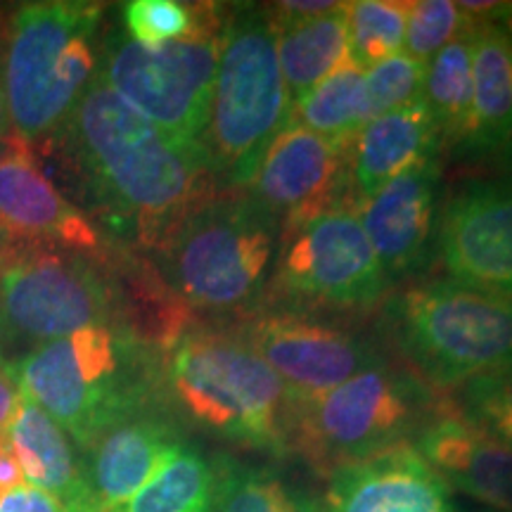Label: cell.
Instances as JSON below:
<instances>
[{
    "label": "cell",
    "mask_w": 512,
    "mask_h": 512,
    "mask_svg": "<svg viewBox=\"0 0 512 512\" xmlns=\"http://www.w3.org/2000/svg\"><path fill=\"white\" fill-rule=\"evenodd\" d=\"M22 467H19L15 453L8 444V437L0 439V498H3L8 491L17 489L22 482Z\"/></svg>",
    "instance_id": "obj_34"
},
{
    "label": "cell",
    "mask_w": 512,
    "mask_h": 512,
    "mask_svg": "<svg viewBox=\"0 0 512 512\" xmlns=\"http://www.w3.org/2000/svg\"><path fill=\"white\" fill-rule=\"evenodd\" d=\"M162 382L176 406L216 437L271 456L292 448L290 392L242 337L178 332L166 351Z\"/></svg>",
    "instance_id": "obj_3"
},
{
    "label": "cell",
    "mask_w": 512,
    "mask_h": 512,
    "mask_svg": "<svg viewBox=\"0 0 512 512\" xmlns=\"http://www.w3.org/2000/svg\"><path fill=\"white\" fill-rule=\"evenodd\" d=\"M347 150L290 121L256 164L247 183L252 200L287 223L339 207L335 200L347 174Z\"/></svg>",
    "instance_id": "obj_15"
},
{
    "label": "cell",
    "mask_w": 512,
    "mask_h": 512,
    "mask_svg": "<svg viewBox=\"0 0 512 512\" xmlns=\"http://www.w3.org/2000/svg\"><path fill=\"white\" fill-rule=\"evenodd\" d=\"M10 136H12V126H10V119H8V110H5L3 88H0V147L8 143Z\"/></svg>",
    "instance_id": "obj_37"
},
{
    "label": "cell",
    "mask_w": 512,
    "mask_h": 512,
    "mask_svg": "<svg viewBox=\"0 0 512 512\" xmlns=\"http://www.w3.org/2000/svg\"><path fill=\"white\" fill-rule=\"evenodd\" d=\"M221 34L223 27L157 48L114 38L98 76L169 136L204 145Z\"/></svg>",
    "instance_id": "obj_9"
},
{
    "label": "cell",
    "mask_w": 512,
    "mask_h": 512,
    "mask_svg": "<svg viewBox=\"0 0 512 512\" xmlns=\"http://www.w3.org/2000/svg\"><path fill=\"white\" fill-rule=\"evenodd\" d=\"M489 24H496V27L512 41V3H498L496 10L491 12Z\"/></svg>",
    "instance_id": "obj_35"
},
{
    "label": "cell",
    "mask_w": 512,
    "mask_h": 512,
    "mask_svg": "<svg viewBox=\"0 0 512 512\" xmlns=\"http://www.w3.org/2000/svg\"><path fill=\"white\" fill-rule=\"evenodd\" d=\"M472 43V114L463 145L494 152L512 138V41L496 24L482 22Z\"/></svg>",
    "instance_id": "obj_21"
},
{
    "label": "cell",
    "mask_w": 512,
    "mask_h": 512,
    "mask_svg": "<svg viewBox=\"0 0 512 512\" xmlns=\"http://www.w3.org/2000/svg\"><path fill=\"white\" fill-rule=\"evenodd\" d=\"M242 339L302 403L382 363V358L337 325L304 316H266L254 320Z\"/></svg>",
    "instance_id": "obj_13"
},
{
    "label": "cell",
    "mask_w": 512,
    "mask_h": 512,
    "mask_svg": "<svg viewBox=\"0 0 512 512\" xmlns=\"http://www.w3.org/2000/svg\"><path fill=\"white\" fill-rule=\"evenodd\" d=\"M439 254L453 283L512 299V183L475 178L439 219Z\"/></svg>",
    "instance_id": "obj_12"
},
{
    "label": "cell",
    "mask_w": 512,
    "mask_h": 512,
    "mask_svg": "<svg viewBox=\"0 0 512 512\" xmlns=\"http://www.w3.org/2000/svg\"><path fill=\"white\" fill-rule=\"evenodd\" d=\"M408 10H411V3H401V0L349 3L351 64L366 72L375 64L399 55L406 46Z\"/></svg>",
    "instance_id": "obj_28"
},
{
    "label": "cell",
    "mask_w": 512,
    "mask_h": 512,
    "mask_svg": "<svg viewBox=\"0 0 512 512\" xmlns=\"http://www.w3.org/2000/svg\"><path fill=\"white\" fill-rule=\"evenodd\" d=\"M278 256L275 285L304 302L370 306L389 283L356 211L347 207L287 223Z\"/></svg>",
    "instance_id": "obj_11"
},
{
    "label": "cell",
    "mask_w": 512,
    "mask_h": 512,
    "mask_svg": "<svg viewBox=\"0 0 512 512\" xmlns=\"http://www.w3.org/2000/svg\"><path fill=\"white\" fill-rule=\"evenodd\" d=\"M477 22L451 0H418L411 3L406 27V55L427 64L439 50L458 38L470 36Z\"/></svg>",
    "instance_id": "obj_30"
},
{
    "label": "cell",
    "mask_w": 512,
    "mask_h": 512,
    "mask_svg": "<svg viewBox=\"0 0 512 512\" xmlns=\"http://www.w3.org/2000/svg\"><path fill=\"white\" fill-rule=\"evenodd\" d=\"M394 339L439 387L512 366V299L441 280L403 292L389 309Z\"/></svg>",
    "instance_id": "obj_7"
},
{
    "label": "cell",
    "mask_w": 512,
    "mask_h": 512,
    "mask_svg": "<svg viewBox=\"0 0 512 512\" xmlns=\"http://www.w3.org/2000/svg\"><path fill=\"white\" fill-rule=\"evenodd\" d=\"M415 389L384 363L316 399L294 403L292 448L325 475L401 444L418 418Z\"/></svg>",
    "instance_id": "obj_10"
},
{
    "label": "cell",
    "mask_w": 512,
    "mask_h": 512,
    "mask_svg": "<svg viewBox=\"0 0 512 512\" xmlns=\"http://www.w3.org/2000/svg\"><path fill=\"white\" fill-rule=\"evenodd\" d=\"M425 67L411 55L399 53L366 69V98L373 119L422 102Z\"/></svg>",
    "instance_id": "obj_31"
},
{
    "label": "cell",
    "mask_w": 512,
    "mask_h": 512,
    "mask_svg": "<svg viewBox=\"0 0 512 512\" xmlns=\"http://www.w3.org/2000/svg\"><path fill=\"white\" fill-rule=\"evenodd\" d=\"M501 166L505 171V181L512 183V138L501 147Z\"/></svg>",
    "instance_id": "obj_38"
},
{
    "label": "cell",
    "mask_w": 512,
    "mask_h": 512,
    "mask_svg": "<svg viewBox=\"0 0 512 512\" xmlns=\"http://www.w3.org/2000/svg\"><path fill=\"white\" fill-rule=\"evenodd\" d=\"M477 29V27H475ZM472 36V34H470ZM470 36L448 43L427 62L422 102L437 124L441 140L463 143L472 114V43Z\"/></svg>",
    "instance_id": "obj_25"
},
{
    "label": "cell",
    "mask_w": 512,
    "mask_h": 512,
    "mask_svg": "<svg viewBox=\"0 0 512 512\" xmlns=\"http://www.w3.org/2000/svg\"><path fill=\"white\" fill-rule=\"evenodd\" d=\"M119 318V294L93 254L36 245L0 264V351L27 354L86 328H119Z\"/></svg>",
    "instance_id": "obj_8"
},
{
    "label": "cell",
    "mask_w": 512,
    "mask_h": 512,
    "mask_svg": "<svg viewBox=\"0 0 512 512\" xmlns=\"http://www.w3.org/2000/svg\"><path fill=\"white\" fill-rule=\"evenodd\" d=\"M439 159H422L358 204V221L387 275L418 268L437 223Z\"/></svg>",
    "instance_id": "obj_17"
},
{
    "label": "cell",
    "mask_w": 512,
    "mask_h": 512,
    "mask_svg": "<svg viewBox=\"0 0 512 512\" xmlns=\"http://www.w3.org/2000/svg\"><path fill=\"white\" fill-rule=\"evenodd\" d=\"M19 401H22V389L12 375L10 363L0 358V439L8 437V430L15 420Z\"/></svg>",
    "instance_id": "obj_33"
},
{
    "label": "cell",
    "mask_w": 512,
    "mask_h": 512,
    "mask_svg": "<svg viewBox=\"0 0 512 512\" xmlns=\"http://www.w3.org/2000/svg\"><path fill=\"white\" fill-rule=\"evenodd\" d=\"M10 368L22 394L83 453L117 422L150 411L157 382L140 339L121 328H86L38 344Z\"/></svg>",
    "instance_id": "obj_2"
},
{
    "label": "cell",
    "mask_w": 512,
    "mask_h": 512,
    "mask_svg": "<svg viewBox=\"0 0 512 512\" xmlns=\"http://www.w3.org/2000/svg\"><path fill=\"white\" fill-rule=\"evenodd\" d=\"M328 477L320 512H456L444 479L406 441L339 465Z\"/></svg>",
    "instance_id": "obj_16"
},
{
    "label": "cell",
    "mask_w": 512,
    "mask_h": 512,
    "mask_svg": "<svg viewBox=\"0 0 512 512\" xmlns=\"http://www.w3.org/2000/svg\"><path fill=\"white\" fill-rule=\"evenodd\" d=\"M128 41L145 48L183 41L223 27L214 5H190L178 0H131L121 10Z\"/></svg>",
    "instance_id": "obj_27"
},
{
    "label": "cell",
    "mask_w": 512,
    "mask_h": 512,
    "mask_svg": "<svg viewBox=\"0 0 512 512\" xmlns=\"http://www.w3.org/2000/svg\"><path fill=\"white\" fill-rule=\"evenodd\" d=\"M64 131L67 162L102 221L159 249L192 211L211 200L214 164L202 143H183L147 121L100 76Z\"/></svg>",
    "instance_id": "obj_1"
},
{
    "label": "cell",
    "mask_w": 512,
    "mask_h": 512,
    "mask_svg": "<svg viewBox=\"0 0 512 512\" xmlns=\"http://www.w3.org/2000/svg\"><path fill=\"white\" fill-rule=\"evenodd\" d=\"M292 121L332 143L351 147L363 126L373 121L366 98V72L356 64H347L320 81L294 102Z\"/></svg>",
    "instance_id": "obj_23"
},
{
    "label": "cell",
    "mask_w": 512,
    "mask_h": 512,
    "mask_svg": "<svg viewBox=\"0 0 512 512\" xmlns=\"http://www.w3.org/2000/svg\"><path fill=\"white\" fill-rule=\"evenodd\" d=\"M19 249H22V245H19L17 240H12L8 230L0 226V264H5L12 254L19 252Z\"/></svg>",
    "instance_id": "obj_36"
},
{
    "label": "cell",
    "mask_w": 512,
    "mask_h": 512,
    "mask_svg": "<svg viewBox=\"0 0 512 512\" xmlns=\"http://www.w3.org/2000/svg\"><path fill=\"white\" fill-rule=\"evenodd\" d=\"M216 512H320L302 491L292 489L264 467H249L219 458Z\"/></svg>",
    "instance_id": "obj_26"
},
{
    "label": "cell",
    "mask_w": 512,
    "mask_h": 512,
    "mask_svg": "<svg viewBox=\"0 0 512 512\" xmlns=\"http://www.w3.org/2000/svg\"><path fill=\"white\" fill-rule=\"evenodd\" d=\"M292 107L280 72L273 8L235 5L223 22L204 140L214 171L235 185L252 181L266 147L292 121Z\"/></svg>",
    "instance_id": "obj_5"
},
{
    "label": "cell",
    "mask_w": 512,
    "mask_h": 512,
    "mask_svg": "<svg viewBox=\"0 0 512 512\" xmlns=\"http://www.w3.org/2000/svg\"><path fill=\"white\" fill-rule=\"evenodd\" d=\"M347 12L349 3L309 19L280 17L275 12L280 72L292 102L351 64Z\"/></svg>",
    "instance_id": "obj_22"
},
{
    "label": "cell",
    "mask_w": 512,
    "mask_h": 512,
    "mask_svg": "<svg viewBox=\"0 0 512 512\" xmlns=\"http://www.w3.org/2000/svg\"><path fill=\"white\" fill-rule=\"evenodd\" d=\"M0 226L22 247H60L98 254L95 223L62 195L36 162L34 145L19 136L0 147Z\"/></svg>",
    "instance_id": "obj_14"
},
{
    "label": "cell",
    "mask_w": 512,
    "mask_h": 512,
    "mask_svg": "<svg viewBox=\"0 0 512 512\" xmlns=\"http://www.w3.org/2000/svg\"><path fill=\"white\" fill-rule=\"evenodd\" d=\"M415 451L446 486L501 512H512V448L491 439L456 413L418 430Z\"/></svg>",
    "instance_id": "obj_19"
},
{
    "label": "cell",
    "mask_w": 512,
    "mask_h": 512,
    "mask_svg": "<svg viewBox=\"0 0 512 512\" xmlns=\"http://www.w3.org/2000/svg\"><path fill=\"white\" fill-rule=\"evenodd\" d=\"M439 145L441 133L425 102L370 121L349 147V174L358 200H368L382 185L422 159L437 157Z\"/></svg>",
    "instance_id": "obj_20"
},
{
    "label": "cell",
    "mask_w": 512,
    "mask_h": 512,
    "mask_svg": "<svg viewBox=\"0 0 512 512\" xmlns=\"http://www.w3.org/2000/svg\"><path fill=\"white\" fill-rule=\"evenodd\" d=\"M100 3L48 0L22 5L10 19L3 98L12 133L38 140L60 131L98 76L93 38Z\"/></svg>",
    "instance_id": "obj_4"
},
{
    "label": "cell",
    "mask_w": 512,
    "mask_h": 512,
    "mask_svg": "<svg viewBox=\"0 0 512 512\" xmlns=\"http://www.w3.org/2000/svg\"><path fill=\"white\" fill-rule=\"evenodd\" d=\"M0 512H67L62 501L34 484H19L0 498Z\"/></svg>",
    "instance_id": "obj_32"
},
{
    "label": "cell",
    "mask_w": 512,
    "mask_h": 512,
    "mask_svg": "<svg viewBox=\"0 0 512 512\" xmlns=\"http://www.w3.org/2000/svg\"><path fill=\"white\" fill-rule=\"evenodd\" d=\"M181 446V430L150 408L102 432L86 451L83 475L102 508L121 512Z\"/></svg>",
    "instance_id": "obj_18"
},
{
    "label": "cell",
    "mask_w": 512,
    "mask_h": 512,
    "mask_svg": "<svg viewBox=\"0 0 512 512\" xmlns=\"http://www.w3.org/2000/svg\"><path fill=\"white\" fill-rule=\"evenodd\" d=\"M275 247L278 219L252 197H226L192 211L157 252L164 278L185 304L235 311L266 287Z\"/></svg>",
    "instance_id": "obj_6"
},
{
    "label": "cell",
    "mask_w": 512,
    "mask_h": 512,
    "mask_svg": "<svg viewBox=\"0 0 512 512\" xmlns=\"http://www.w3.org/2000/svg\"><path fill=\"white\" fill-rule=\"evenodd\" d=\"M219 465L181 446L121 512H216Z\"/></svg>",
    "instance_id": "obj_24"
},
{
    "label": "cell",
    "mask_w": 512,
    "mask_h": 512,
    "mask_svg": "<svg viewBox=\"0 0 512 512\" xmlns=\"http://www.w3.org/2000/svg\"><path fill=\"white\" fill-rule=\"evenodd\" d=\"M456 415L512 448V366L460 384Z\"/></svg>",
    "instance_id": "obj_29"
}]
</instances>
